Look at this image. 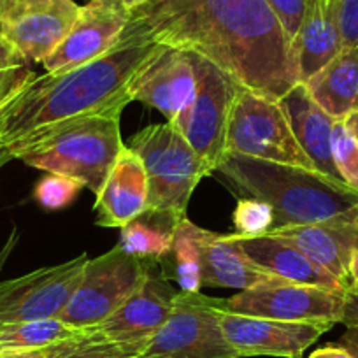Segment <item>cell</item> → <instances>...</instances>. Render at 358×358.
I'll return each instance as SVG.
<instances>
[{
	"label": "cell",
	"mask_w": 358,
	"mask_h": 358,
	"mask_svg": "<svg viewBox=\"0 0 358 358\" xmlns=\"http://www.w3.org/2000/svg\"><path fill=\"white\" fill-rule=\"evenodd\" d=\"M130 23L155 43L208 58L273 101L299 83L292 44L267 0H146Z\"/></svg>",
	"instance_id": "cell-1"
},
{
	"label": "cell",
	"mask_w": 358,
	"mask_h": 358,
	"mask_svg": "<svg viewBox=\"0 0 358 358\" xmlns=\"http://www.w3.org/2000/svg\"><path fill=\"white\" fill-rule=\"evenodd\" d=\"M158 43L129 22L106 55L62 74L34 78L0 111V143L15 157L20 148L62 125L130 104L129 86Z\"/></svg>",
	"instance_id": "cell-2"
},
{
	"label": "cell",
	"mask_w": 358,
	"mask_h": 358,
	"mask_svg": "<svg viewBox=\"0 0 358 358\" xmlns=\"http://www.w3.org/2000/svg\"><path fill=\"white\" fill-rule=\"evenodd\" d=\"M215 172H220L234 190L271 204L274 227L309 225L358 216V192L311 169L227 151Z\"/></svg>",
	"instance_id": "cell-3"
},
{
	"label": "cell",
	"mask_w": 358,
	"mask_h": 358,
	"mask_svg": "<svg viewBox=\"0 0 358 358\" xmlns=\"http://www.w3.org/2000/svg\"><path fill=\"white\" fill-rule=\"evenodd\" d=\"M122 115L123 109H111L74 120L20 148L15 158L48 174L78 179L97 195L125 146L120 130Z\"/></svg>",
	"instance_id": "cell-4"
},
{
	"label": "cell",
	"mask_w": 358,
	"mask_h": 358,
	"mask_svg": "<svg viewBox=\"0 0 358 358\" xmlns=\"http://www.w3.org/2000/svg\"><path fill=\"white\" fill-rule=\"evenodd\" d=\"M143 160L150 185L148 208L176 220L187 218L192 194L206 176L213 174L204 160L172 123H157L139 130L129 143Z\"/></svg>",
	"instance_id": "cell-5"
},
{
	"label": "cell",
	"mask_w": 358,
	"mask_h": 358,
	"mask_svg": "<svg viewBox=\"0 0 358 358\" xmlns=\"http://www.w3.org/2000/svg\"><path fill=\"white\" fill-rule=\"evenodd\" d=\"M227 151L274 164L313 167L280 102L237 85L227 127Z\"/></svg>",
	"instance_id": "cell-6"
},
{
	"label": "cell",
	"mask_w": 358,
	"mask_h": 358,
	"mask_svg": "<svg viewBox=\"0 0 358 358\" xmlns=\"http://www.w3.org/2000/svg\"><path fill=\"white\" fill-rule=\"evenodd\" d=\"M155 260H143L116 246L88 260L74 295L58 320L81 330H92L109 318L146 280Z\"/></svg>",
	"instance_id": "cell-7"
},
{
	"label": "cell",
	"mask_w": 358,
	"mask_h": 358,
	"mask_svg": "<svg viewBox=\"0 0 358 358\" xmlns=\"http://www.w3.org/2000/svg\"><path fill=\"white\" fill-rule=\"evenodd\" d=\"M222 302L201 292H178L169 318L137 358H241L223 334Z\"/></svg>",
	"instance_id": "cell-8"
},
{
	"label": "cell",
	"mask_w": 358,
	"mask_h": 358,
	"mask_svg": "<svg viewBox=\"0 0 358 358\" xmlns=\"http://www.w3.org/2000/svg\"><path fill=\"white\" fill-rule=\"evenodd\" d=\"M192 62L195 69L194 97L187 111L172 125L215 172L227 153V127L237 83L201 55L192 53Z\"/></svg>",
	"instance_id": "cell-9"
},
{
	"label": "cell",
	"mask_w": 358,
	"mask_h": 358,
	"mask_svg": "<svg viewBox=\"0 0 358 358\" xmlns=\"http://www.w3.org/2000/svg\"><path fill=\"white\" fill-rule=\"evenodd\" d=\"M344 306L346 290L276 281L241 290L230 299H223L220 308L236 315L336 325L343 322Z\"/></svg>",
	"instance_id": "cell-10"
},
{
	"label": "cell",
	"mask_w": 358,
	"mask_h": 358,
	"mask_svg": "<svg viewBox=\"0 0 358 358\" xmlns=\"http://www.w3.org/2000/svg\"><path fill=\"white\" fill-rule=\"evenodd\" d=\"M88 255L0 281V323L58 318L81 281Z\"/></svg>",
	"instance_id": "cell-11"
},
{
	"label": "cell",
	"mask_w": 358,
	"mask_h": 358,
	"mask_svg": "<svg viewBox=\"0 0 358 358\" xmlns=\"http://www.w3.org/2000/svg\"><path fill=\"white\" fill-rule=\"evenodd\" d=\"M79 9L74 0H11L0 8V29L23 60L43 64L71 32Z\"/></svg>",
	"instance_id": "cell-12"
},
{
	"label": "cell",
	"mask_w": 358,
	"mask_h": 358,
	"mask_svg": "<svg viewBox=\"0 0 358 358\" xmlns=\"http://www.w3.org/2000/svg\"><path fill=\"white\" fill-rule=\"evenodd\" d=\"M195 92V69L190 51L158 44L151 57L134 74L130 102H141L176 123L187 111Z\"/></svg>",
	"instance_id": "cell-13"
},
{
	"label": "cell",
	"mask_w": 358,
	"mask_h": 358,
	"mask_svg": "<svg viewBox=\"0 0 358 358\" xmlns=\"http://www.w3.org/2000/svg\"><path fill=\"white\" fill-rule=\"evenodd\" d=\"M218 318L227 341L241 357L302 358L304 351L334 327L236 315L222 308H218Z\"/></svg>",
	"instance_id": "cell-14"
},
{
	"label": "cell",
	"mask_w": 358,
	"mask_h": 358,
	"mask_svg": "<svg viewBox=\"0 0 358 358\" xmlns=\"http://www.w3.org/2000/svg\"><path fill=\"white\" fill-rule=\"evenodd\" d=\"M130 16L132 11L120 0H88L79 9L71 32L43 62L48 74H62L108 53L122 37Z\"/></svg>",
	"instance_id": "cell-15"
},
{
	"label": "cell",
	"mask_w": 358,
	"mask_h": 358,
	"mask_svg": "<svg viewBox=\"0 0 358 358\" xmlns=\"http://www.w3.org/2000/svg\"><path fill=\"white\" fill-rule=\"evenodd\" d=\"M178 292L160 271V262L153 265L144 283L92 332L102 339L120 344L146 346L169 318Z\"/></svg>",
	"instance_id": "cell-16"
},
{
	"label": "cell",
	"mask_w": 358,
	"mask_h": 358,
	"mask_svg": "<svg viewBox=\"0 0 358 358\" xmlns=\"http://www.w3.org/2000/svg\"><path fill=\"white\" fill-rule=\"evenodd\" d=\"M268 236L294 244L334 278L350 288V262L358 250V216L309 225H285L268 230Z\"/></svg>",
	"instance_id": "cell-17"
},
{
	"label": "cell",
	"mask_w": 358,
	"mask_h": 358,
	"mask_svg": "<svg viewBox=\"0 0 358 358\" xmlns=\"http://www.w3.org/2000/svg\"><path fill=\"white\" fill-rule=\"evenodd\" d=\"M150 185L139 155L123 146L101 192L95 195V223L106 229H122L146 211Z\"/></svg>",
	"instance_id": "cell-18"
},
{
	"label": "cell",
	"mask_w": 358,
	"mask_h": 358,
	"mask_svg": "<svg viewBox=\"0 0 358 358\" xmlns=\"http://www.w3.org/2000/svg\"><path fill=\"white\" fill-rule=\"evenodd\" d=\"M229 237L251 264L278 280L295 285L330 288V290H346L343 283L329 271L306 257L294 244L280 237L268 234L255 237L229 234Z\"/></svg>",
	"instance_id": "cell-19"
},
{
	"label": "cell",
	"mask_w": 358,
	"mask_h": 358,
	"mask_svg": "<svg viewBox=\"0 0 358 358\" xmlns=\"http://www.w3.org/2000/svg\"><path fill=\"white\" fill-rule=\"evenodd\" d=\"M278 102L287 115L295 139L311 160L315 171L348 187L337 171L332 155V130L336 120L313 101L304 83L292 86Z\"/></svg>",
	"instance_id": "cell-20"
},
{
	"label": "cell",
	"mask_w": 358,
	"mask_h": 358,
	"mask_svg": "<svg viewBox=\"0 0 358 358\" xmlns=\"http://www.w3.org/2000/svg\"><path fill=\"white\" fill-rule=\"evenodd\" d=\"M343 50L336 0H309L304 20L292 41L299 83L322 71Z\"/></svg>",
	"instance_id": "cell-21"
},
{
	"label": "cell",
	"mask_w": 358,
	"mask_h": 358,
	"mask_svg": "<svg viewBox=\"0 0 358 358\" xmlns=\"http://www.w3.org/2000/svg\"><path fill=\"white\" fill-rule=\"evenodd\" d=\"M201 253L202 287L251 290L281 281L251 264L230 241L229 234L202 230Z\"/></svg>",
	"instance_id": "cell-22"
},
{
	"label": "cell",
	"mask_w": 358,
	"mask_h": 358,
	"mask_svg": "<svg viewBox=\"0 0 358 358\" xmlns=\"http://www.w3.org/2000/svg\"><path fill=\"white\" fill-rule=\"evenodd\" d=\"M313 101L334 120L358 108V44L343 48L336 58L304 83Z\"/></svg>",
	"instance_id": "cell-23"
},
{
	"label": "cell",
	"mask_w": 358,
	"mask_h": 358,
	"mask_svg": "<svg viewBox=\"0 0 358 358\" xmlns=\"http://www.w3.org/2000/svg\"><path fill=\"white\" fill-rule=\"evenodd\" d=\"M179 222L181 220H176L171 215L146 209L122 227L118 246L143 260L162 262L171 253Z\"/></svg>",
	"instance_id": "cell-24"
},
{
	"label": "cell",
	"mask_w": 358,
	"mask_h": 358,
	"mask_svg": "<svg viewBox=\"0 0 358 358\" xmlns=\"http://www.w3.org/2000/svg\"><path fill=\"white\" fill-rule=\"evenodd\" d=\"M85 332L86 330L74 329L58 318L0 323V355L44 350Z\"/></svg>",
	"instance_id": "cell-25"
},
{
	"label": "cell",
	"mask_w": 358,
	"mask_h": 358,
	"mask_svg": "<svg viewBox=\"0 0 358 358\" xmlns=\"http://www.w3.org/2000/svg\"><path fill=\"white\" fill-rule=\"evenodd\" d=\"M202 230L204 229L194 225L188 218L181 220L176 229L171 253L164 258L165 262H172L174 280L178 281L179 292L185 294H197L202 288Z\"/></svg>",
	"instance_id": "cell-26"
},
{
	"label": "cell",
	"mask_w": 358,
	"mask_h": 358,
	"mask_svg": "<svg viewBox=\"0 0 358 358\" xmlns=\"http://www.w3.org/2000/svg\"><path fill=\"white\" fill-rule=\"evenodd\" d=\"M143 350L144 348L137 344L106 341L92 330H86L74 339L51 346L50 358H137Z\"/></svg>",
	"instance_id": "cell-27"
},
{
	"label": "cell",
	"mask_w": 358,
	"mask_h": 358,
	"mask_svg": "<svg viewBox=\"0 0 358 358\" xmlns=\"http://www.w3.org/2000/svg\"><path fill=\"white\" fill-rule=\"evenodd\" d=\"M83 188L85 187L78 179L46 172V176L41 178L34 187V201L48 211H58L71 206Z\"/></svg>",
	"instance_id": "cell-28"
},
{
	"label": "cell",
	"mask_w": 358,
	"mask_h": 358,
	"mask_svg": "<svg viewBox=\"0 0 358 358\" xmlns=\"http://www.w3.org/2000/svg\"><path fill=\"white\" fill-rule=\"evenodd\" d=\"M236 234L246 237L264 236L274 229V211L271 204L255 197H243L237 201L232 215Z\"/></svg>",
	"instance_id": "cell-29"
},
{
	"label": "cell",
	"mask_w": 358,
	"mask_h": 358,
	"mask_svg": "<svg viewBox=\"0 0 358 358\" xmlns=\"http://www.w3.org/2000/svg\"><path fill=\"white\" fill-rule=\"evenodd\" d=\"M332 155L344 183L358 192V143L344 125V120H336L334 123Z\"/></svg>",
	"instance_id": "cell-30"
},
{
	"label": "cell",
	"mask_w": 358,
	"mask_h": 358,
	"mask_svg": "<svg viewBox=\"0 0 358 358\" xmlns=\"http://www.w3.org/2000/svg\"><path fill=\"white\" fill-rule=\"evenodd\" d=\"M267 4L273 9L274 16L281 23V29L292 44L302 25L309 0H267Z\"/></svg>",
	"instance_id": "cell-31"
},
{
	"label": "cell",
	"mask_w": 358,
	"mask_h": 358,
	"mask_svg": "<svg viewBox=\"0 0 358 358\" xmlns=\"http://www.w3.org/2000/svg\"><path fill=\"white\" fill-rule=\"evenodd\" d=\"M34 78L36 74L25 65L0 72V111L8 108Z\"/></svg>",
	"instance_id": "cell-32"
},
{
	"label": "cell",
	"mask_w": 358,
	"mask_h": 358,
	"mask_svg": "<svg viewBox=\"0 0 358 358\" xmlns=\"http://www.w3.org/2000/svg\"><path fill=\"white\" fill-rule=\"evenodd\" d=\"M343 48L358 44V0H336Z\"/></svg>",
	"instance_id": "cell-33"
},
{
	"label": "cell",
	"mask_w": 358,
	"mask_h": 358,
	"mask_svg": "<svg viewBox=\"0 0 358 358\" xmlns=\"http://www.w3.org/2000/svg\"><path fill=\"white\" fill-rule=\"evenodd\" d=\"M27 62L23 60L22 55L16 51V48L0 34V72L9 71V69H16L25 65Z\"/></svg>",
	"instance_id": "cell-34"
},
{
	"label": "cell",
	"mask_w": 358,
	"mask_h": 358,
	"mask_svg": "<svg viewBox=\"0 0 358 358\" xmlns=\"http://www.w3.org/2000/svg\"><path fill=\"white\" fill-rule=\"evenodd\" d=\"M346 327L358 325V295L353 292H346V306H344L343 322Z\"/></svg>",
	"instance_id": "cell-35"
},
{
	"label": "cell",
	"mask_w": 358,
	"mask_h": 358,
	"mask_svg": "<svg viewBox=\"0 0 358 358\" xmlns=\"http://www.w3.org/2000/svg\"><path fill=\"white\" fill-rule=\"evenodd\" d=\"M309 358H353V357H351V353L346 350V348H343L339 343H337V344H327V346L318 348V350H315L311 355H309Z\"/></svg>",
	"instance_id": "cell-36"
},
{
	"label": "cell",
	"mask_w": 358,
	"mask_h": 358,
	"mask_svg": "<svg viewBox=\"0 0 358 358\" xmlns=\"http://www.w3.org/2000/svg\"><path fill=\"white\" fill-rule=\"evenodd\" d=\"M339 344L350 351L351 357L358 358V325L346 327V332L341 336Z\"/></svg>",
	"instance_id": "cell-37"
},
{
	"label": "cell",
	"mask_w": 358,
	"mask_h": 358,
	"mask_svg": "<svg viewBox=\"0 0 358 358\" xmlns=\"http://www.w3.org/2000/svg\"><path fill=\"white\" fill-rule=\"evenodd\" d=\"M16 243H18V230L13 229V232L9 234L8 241H6V244L2 246V250H0V273H2V268H4L8 258L11 257V253H13V250H15Z\"/></svg>",
	"instance_id": "cell-38"
},
{
	"label": "cell",
	"mask_w": 358,
	"mask_h": 358,
	"mask_svg": "<svg viewBox=\"0 0 358 358\" xmlns=\"http://www.w3.org/2000/svg\"><path fill=\"white\" fill-rule=\"evenodd\" d=\"M50 353H51V348H44V350L4 353V355H0V358H50Z\"/></svg>",
	"instance_id": "cell-39"
},
{
	"label": "cell",
	"mask_w": 358,
	"mask_h": 358,
	"mask_svg": "<svg viewBox=\"0 0 358 358\" xmlns=\"http://www.w3.org/2000/svg\"><path fill=\"white\" fill-rule=\"evenodd\" d=\"M348 292H353L358 295V250L355 251L350 262V288Z\"/></svg>",
	"instance_id": "cell-40"
},
{
	"label": "cell",
	"mask_w": 358,
	"mask_h": 358,
	"mask_svg": "<svg viewBox=\"0 0 358 358\" xmlns=\"http://www.w3.org/2000/svg\"><path fill=\"white\" fill-rule=\"evenodd\" d=\"M344 125L348 127V130L351 132V136H353L358 143V108L353 109V111H351L350 115L344 118Z\"/></svg>",
	"instance_id": "cell-41"
},
{
	"label": "cell",
	"mask_w": 358,
	"mask_h": 358,
	"mask_svg": "<svg viewBox=\"0 0 358 358\" xmlns=\"http://www.w3.org/2000/svg\"><path fill=\"white\" fill-rule=\"evenodd\" d=\"M11 160H15V157L11 155V151L8 150V146H6V144L0 143V171H2V169H4V165H8Z\"/></svg>",
	"instance_id": "cell-42"
},
{
	"label": "cell",
	"mask_w": 358,
	"mask_h": 358,
	"mask_svg": "<svg viewBox=\"0 0 358 358\" xmlns=\"http://www.w3.org/2000/svg\"><path fill=\"white\" fill-rule=\"evenodd\" d=\"M123 6H125L129 11H136L137 8H141L143 4H146V0H120Z\"/></svg>",
	"instance_id": "cell-43"
},
{
	"label": "cell",
	"mask_w": 358,
	"mask_h": 358,
	"mask_svg": "<svg viewBox=\"0 0 358 358\" xmlns=\"http://www.w3.org/2000/svg\"><path fill=\"white\" fill-rule=\"evenodd\" d=\"M8 2H11V0H0V8H2V6L8 4Z\"/></svg>",
	"instance_id": "cell-44"
},
{
	"label": "cell",
	"mask_w": 358,
	"mask_h": 358,
	"mask_svg": "<svg viewBox=\"0 0 358 358\" xmlns=\"http://www.w3.org/2000/svg\"><path fill=\"white\" fill-rule=\"evenodd\" d=\"M0 34H2V29H0Z\"/></svg>",
	"instance_id": "cell-45"
}]
</instances>
